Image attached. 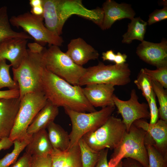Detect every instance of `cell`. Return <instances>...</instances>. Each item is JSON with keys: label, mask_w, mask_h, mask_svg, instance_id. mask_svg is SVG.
Returning a JSON list of instances; mask_svg holds the SVG:
<instances>
[{"label": "cell", "mask_w": 167, "mask_h": 167, "mask_svg": "<svg viewBox=\"0 0 167 167\" xmlns=\"http://www.w3.org/2000/svg\"><path fill=\"white\" fill-rule=\"evenodd\" d=\"M151 81H156L160 84L165 89L167 88V66L155 70L147 68L141 69Z\"/></svg>", "instance_id": "obj_31"}, {"label": "cell", "mask_w": 167, "mask_h": 167, "mask_svg": "<svg viewBox=\"0 0 167 167\" xmlns=\"http://www.w3.org/2000/svg\"><path fill=\"white\" fill-rule=\"evenodd\" d=\"M50 155L52 167H83L78 143L64 151L53 149Z\"/></svg>", "instance_id": "obj_19"}, {"label": "cell", "mask_w": 167, "mask_h": 167, "mask_svg": "<svg viewBox=\"0 0 167 167\" xmlns=\"http://www.w3.org/2000/svg\"><path fill=\"white\" fill-rule=\"evenodd\" d=\"M66 53L75 64L81 66L90 60L98 59L99 56L97 50L80 38L70 41Z\"/></svg>", "instance_id": "obj_18"}, {"label": "cell", "mask_w": 167, "mask_h": 167, "mask_svg": "<svg viewBox=\"0 0 167 167\" xmlns=\"http://www.w3.org/2000/svg\"><path fill=\"white\" fill-rule=\"evenodd\" d=\"M43 15L37 16L27 12L9 19L10 24L25 31L36 42L41 44H48L49 46H58L63 42L62 38L48 30L44 25Z\"/></svg>", "instance_id": "obj_10"}, {"label": "cell", "mask_w": 167, "mask_h": 167, "mask_svg": "<svg viewBox=\"0 0 167 167\" xmlns=\"http://www.w3.org/2000/svg\"><path fill=\"white\" fill-rule=\"evenodd\" d=\"M133 124L147 132L153 140L156 148L167 156V121L160 119L155 123L151 124L144 119H140Z\"/></svg>", "instance_id": "obj_16"}, {"label": "cell", "mask_w": 167, "mask_h": 167, "mask_svg": "<svg viewBox=\"0 0 167 167\" xmlns=\"http://www.w3.org/2000/svg\"><path fill=\"white\" fill-rule=\"evenodd\" d=\"M31 167H52L50 155L42 156H33Z\"/></svg>", "instance_id": "obj_34"}, {"label": "cell", "mask_w": 167, "mask_h": 167, "mask_svg": "<svg viewBox=\"0 0 167 167\" xmlns=\"http://www.w3.org/2000/svg\"><path fill=\"white\" fill-rule=\"evenodd\" d=\"M148 104L150 114V120L149 123L151 124H154L158 120L159 116L156 96L153 91L152 92Z\"/></svg>", "instance_id": "obj_33"}, {"label": "cell", "mask_w": 167, "mask_h": 167, "mask_svg": "<svg viewBox=\"0 0 167 167\" xmlns=\"http://www.w3.org/2000/svg\"><path fill=\"white\" fill-rule=\"evenodd\" d=\"M153 91L159 104V116L160 119L167 121V93L165 89L159 83L151 81Z\"/></svg>", "instance_id": "obj_28"}, {"label": "cell", "mask_w": 167, "mask_h": 167, "mask_svg": "<svg viewBox=\"0 0 167 167\" xmlns=\"http://www.w3.org/2000/svg\"><path fill=\"white\" fill-rule=\"evenodd\" d=\"M30 13L35 15H42L43 13V8L42 5L32 7Z\"/></svg>", "instance_id": "obj_43"}, {"label": "cell", "mask_w": 167, "mask_h": 167, "mask_svg": "<svg viewBox=\"0 0 167 167\" xmlns=\"http://www.w3.org/2000/svg\"><path fill=\"white\" fill-rule=\"evenodd\" d=\"M167 19V5H164L163 8L161 9H156L149 15L147 22L148 24L150 25Z\"/></svg>", "instance_id": "obj_32"}, {"label": "cell", "mask_w": 167, "mask_h": 167, "mask_svg": "<svg viewBox=\"0 0 167 167\" xmlns=\"http://www.w3.org/2000/svg\"><path fill=\"white\" fill-rule=\"evenodd\" d=\"M108 152V149L100 151L99 158L95 167H109L107 160Z\"/></svg>", "instance_id": "obj_36"}, {"label": "cell", "mask_w": 167, "mask_h": 167, "mask_svg": "<svg viewBox=\"0 0 167 167\" xmlns=\"http://www.w3.org/2000/svg\"><path fill=\"white\" fill-rule=\"evenodd\" d=\"M29 4L32 7L42 5V0H30Z\"/></svg>", "instance_id": "obj_44"}, {"label": "cell", "mask_w": 167, "mask_h": 167, "mask_svg": "<svg viewBox=\"0 0 167 167\" xmlns=\"http://www.w3.org/2000/svg\"><path fill=\"white\" fill-rule=\"evenodd\" d=\"M28 41L26 39L15 38L0 42V60H8L12 68L18 67L27 54Z\"/></svg>", "instance_id": "obj_13"}, {"label": "cell", "mask_w": 167, "mask_h": 167, "mask_svg": "<svg viewBox=\"0 0 167 167\" xmlns=\"http://www.w3.org/2000/svg\"><path fill=\"white\" fill-rule=\"evenodd\" d=\"M20 38L27 40L33 39L25 32H17L13 30L7 13L6 6L0 7V42L11 38Z\"/></svg>", "instance_id": "obj_23"}, {"label": "cell", "mask_w": 167, "mask_h": 167, "mask_svg": "<svg viewBox=\"0 0 167 167\" xmlns=\"http://www.w3.org/2000/svg\"><path fill=\"white\" fill-rule=\"evenodd\" d=\"M134 83L138 89L141 90L143 96L148 103L153 91L151 81L141 70Z\"/></svg>", "instance_id": "obj_30"}, {"label": "cell", "mask_w": 167, "mask_h": 167, "mask_svg": "<svg viewBox=\"0 0 167 167\" xmlns=\"http://www.w3.org/2000/svg\"><path fill=\"white\" fill-rule=\"evenodd\" d=\"M58 107L47 100L45 105L38 112L28 127L27 134L32 135L34 133L45 129L59 113Z\"/></svg>", "instance_id": "obj_20"}, {"label": "cell", "mask_w": 167, "mask_h": 167, "mask_svg": "<svg viewBox=\"0 0 167 167\" xmlns=\"http://www.w3.org/2000/svg\"><path fill=\"white\" fill-rule=\"evenodd\" d=\"M113 85L106 84H93L82 88L83 93L89 103L93 107L102 108L115 106L113 96Z\"/></svg>", "instance_id": "obj_14"}, {"label": "cell", "mask_w": 167, "mask_h": 167, "mask_svg": "<svg viewBox=\"0 0 167 167\" xmlns=\"http://www.w3.org/2000/svg\"><path fill=\"white\" fill-rule=\"evenodd\" d=\"M19 97L0 99V141L9 137L20 104Z\"/></svg>", "instance_id": "obj_17"}, {"label": "cell", "mask_w": 167, "mask_h": 167, "mask_svg": "<svg viewBox=\"0 0 167 167\" xmlns=\"http://www.w3.org/2000/svg\"><path fill=\"white\" fill-rule=\"evenodd\" d=\"M145 144L148 157V167H167V156L161 153L154 146V142L147 132Z\"/></svg>", "instance_id": "obj_26"}, {"label": "cell", "mask_w": 167, "mask_h": 167, "mask_svg": "<svg viewBox=\"0 0 167 167\" xmlns=\"http://www.w3.org/2000/svg\"><path fill=\"white\" fill-rule=\"evenodd\" d=\"M13 144V141L8 137L4 138L0 141V151L9 148Z\"/></svg>", "instance_id": "obj_40"}, {"label": "cell", "mask_w": 167, "mask_h": 167, "mask_svg": "<svg viewBox=\"0 0 167 167\" xmlns=\"http://www.w3.org/2000/svg\"><path fill=\"white\" fill-rule=\"evenodd\" d=\"M20 93L19 89L0 90V99L17 98L19 97Z\"/></svg>", "instance_id": "obj_37"}, {"label": "cell", "mask_w": 167, "mask_h": 167, "mask_svg": "<svg viewBox=\"0 0 167 167\" xmlns=\"http://www.w3.org/2000/svg\"><path fill=\"white\" fill-rule=\"evenodd\" d=\"M42 56L44 67L49 71L72 85H79L86 68L75 64L57 45L45 48Z\"/></svg>", "instance_id": "obj_4"}, {"label": "cell", "mask_w": 167, "mask_h": 167, "mask_svg": "<svg viewBox=\"0 0 167 167\" xmlns=\"http://www.w3.org/2000/svg\"><path fill=\"white\" fill-rule=\"evenodd\" d=\"M122 167H143L137 161L131 159L125 158L122 160Z\"/></svg>", "instance_id": "obj_39"}, {"label": "cell", "mask_w": 167, "mask_h": 167, "mask_svg": "<svg viewBox=\"0 0 167 167\" xmlns=\"http://www.w3.org/2000/svg\"><path fill=\"white\" fill-rule=\"evenodd\" d=\"M28 49L32 52L41 54L44 50L45 48L40 44L36 42L30 43L27 44Z\"/></svg>", "instance_id": "obj_38"}, {"label": "cell", "mask_w": 167, "mask_h": 167, "mask_svg": "<svg viewBox=\"0 0 167 167\" xmlns=\"http://www.w3.org/2000/svg\"><path fill=\"white\" fill-rule=\"evenodd\" d=\"M47 99L43 91L27 93L20 100L19 108L9 137L12 141L28 134L27 130Z\"/></svg>", "instance_id": "obj_9"}, {"label": "cell", "mask_w": 167, "mask_h": 167, "mask_svg": "<svg viewBox=\"0 0 167 167\" xmlns=\"http://www.w3.org/2000/svg\"><path fill=\"white\" fill-rule=\"evenodd\" d=\"M126 132L122 120L111 115L102 126L86 134L82 138L95 151L114 150L120 145Z\"/></svg>", "instance_id": "obj_7"}, {"label": "cell", "mask_w": 167, "mask_h": 167, "mask_svg": "<svg viewBox=\"0 0 167 167\" xmlns=\"http://www.w3.org/2000/svg\"><path fill=\"white\" fill-rule=\"evenodd\" d=\"M127 58V55L126 54H122L118 52L115 54L114 62L116 65L122 64L126 62Z\"/></svg>", "instance_id": "obj_41"}, {"label": "cell", "mask_w": 167, "mask_h": 167, "mask_svg": "<svg viewBox=\"0 0 167 167\" xmlns=\"http://www.w3.org/2000/svg\"><path fill=\"white\" fill-rule=\"evenodd\" d=\"M25 148V152L32 156H45L50 155L53 148L46 129H42L34 133Z\"/></svg>", "instance_id": "obj_21"}, {"label": "cell", "mask_w": 167, "mask_h": 167, "mask_svg": "<svg viewBox=\"0 0 167 167\" xmlns=\"http://www.w3.org/2000/svg\"><path fill=\"white\" fill-rule=\"evenodd\" d=\"M32 156L26 152L18 160L8 167H31Z\"/></svg>", "instance_id": "obj_35"}, {"label": "cell", "mask_w": 167, "mask_h": 167, "mask_svg": "<svg viewBox=\"0 0 167 167\" xmlns=\"http://www.w3.org/2000/svg\"><path fill=\"white\" fill-rule=\"evenodd\" d=\"M41 84L47 100L58 107L84 113L96 111L85 97L81 86L71 84L45 67L42 72Z\"/></svg>", "instance_id": "obj_1"}, {"label": "cell", "mask_w": 167, "mask_h": 167, "mask_svg": "<svg viewBox=\"0 0 167 167\" xmlns=\"http://www.w3.org/2000/svg\"><path fill=\"white\" fill-rule=\"evenodd\" d=\"M11 65L7 64L6 60H0V89L5 87L9 90L19 89L17 83L12 79L9 70Z\"/></svg>", "instance_id": "obj_29"}, {"label": "cell", "mask_w": 167, "mask_h": 167, "mask_svg": "<svg viewBox=\"0 0 167 167\" xmlns=\"http://www.w3.org/2000/svg\"><path fill=\"white\" fill-rule=\"evenodd\" d=\"M114 105L117 112L122 118V121L128 132L130 127L136 120L140 119L150 118V114L148 104L140 103L135 89L131 90L130 97L127 101L119 99L114 94L113 97Z\"/></svg>", "instance_id": "obj_11"}, {"label": "cell", "mask_w": 167, "mask_h": 167, "mask_svg": "<svg viewBox=\"0 0 167 167\" xmlns=\"http://www.w3.org/2000/svg\"><path fill=\"white\" fill-rule=\"evenodd\" d=\"M128 23L127 31L122 36V43L130 44L134 40L141 42L144 40L146 32L147 22L142 19L140 17L134 18Z\"/></svg>", "instance_id": "obj_24"}, {"label": "cell", "mask_w": 167, "mask_h": 167, "mask_svg": "<svg viewBox=\"0 0 167 167\" xmlns=\"http://www.w3.org/2000/svg\"><path fill=\"white\" fill-rule=\"evenodd\" d=\"M42 53H34L28 49L19 67L12 68L13 79L19 85L20 100L27 93L42 91L41 76L45 67Z\"/></svg>", "instance_id": "obj_3"}, {"label": "cell", "mask_w": 167, "mask_h": 167, "mask_svg": "<svg viewBox=\"0 0 167 167\" xmlns=\"http://www.w3.org/2000/svg\"><path fill=\"white\" fill-rule=\"evenodd\" d=\"M78 144L83 167H95L99 158L100 151L92 148L82 138Z\"/></svg>", "instance_id": "obj_27"}, {"label": "cell", "mask_w": 167, "mask_h": 167, "mask_svg": "<svg viewBox=\"0 0 167 167\" xmlns=\"http://www.w3.org/2000/svg\"><path fill=\"white\" fill-rule=\"evenodd\" d=\"M147 132L132 124L120 145L114 149L108 162L113 167L123 159L131 158L139 162L143 167H148V157L145 144Z\"/></svg>", "instance_id": "obj_5"}, {"label": "cell", "mask_w": 167, "mask_h": 167, "mask_svg": "<svg viewBox=\"0 0 167 167\" xmlns=\"http://www.w3.org/2000/svg\"><path fill=\"white\" fill-rule=\"evenodd\" d=\"M64 109L72 124V130L69 134V148L77 144L84 135L94 131L104 124L112 115L115 107L107 106L99 111L88 113Z\"/></svg>", "instance_id": "obj_6"}, {"label": "cell", "mask_w": 167, "mask_h": 167, "mask_svg": "<svg viewBox=\"0 0 167 167\" xmlns=\"http://www.w3.org/2000/svg\"><path fill=\"white\" fill-rule=\"evenodd\" d=\"M136 54L145 62L159 68L167 66V41L154 43L143 40L137 48Z\"/></svg>", "instance_id": "obj_12"}, {"label": "cell", "mask_w": 167, "mask_h": 167, "mask_svg": "<svg viewBox=\"0 0 167 167\" xmlns=\"http://www.w3.org/2000/svg\"><path fill=\"white\" fill-rule=\"evenodd\" d=\"M104 17L101 29H109L116 21L124 19L131 20L134 18L135 13L131 4L118 3L113 0H107L103 4Z\"/></svg>", "instance_id": "obj_15"}, {"label": "cell", "mask_w": 167, "mask_h": 167, "mask_svg": "<svg viewBox=\"0 0 167 167\" xmlns=\"http://www.w3.org/2000/svg\"><path fill=\"white\" fill-rule=\"evenodd\" d=\"M42 5L45 26L58 36L62 34L65 22L74 15L90 20L102 28L104 17L102 8L88 9L80 0H42Z\"/></svg>", "instance_id": "obj_2"}, {"label": "cell", "mask_w": 167, "mask_h": 167, "mask_svg": "<svg viewBox=\"0 0 167 167\" xmlns=\"http://www.w3.org/2000/svg\"><path fill=\"white\" fill-rule=\"evenodd\" d=\"M113 167H122V160L118 162Z\"/></svg>", "instance_id": "obj_45"}, {"label": "cell", "mask_w": 167, "mask_h": 167, "mask_svg": "<svg viewBox=\"0 0 167 167\" xmlns=\"http://www.w3.org/2000/svg\"><path fill=\"white\" fill-rule=\"evenodd\" d=\"M32 137V135L28 134L15 140L13 141L14 149L12 152L0 159V167H8L15 162L20 153L31 141Z\"/></svg>", "instance_id": "obj_25"}, {"label": "cell", "mask_w": 167, "mask_h": 167, "mask_svg": "<svg viewBox=\"0 0 167 167\" xmlns=\"http://www.w3.org/2000/svg\"><path fill=\"white\" fill-rule=\"evenodd\" d=\"M48 135L53 149L64 151L69 148V134L59 125L54 122L47 126Z\"/></svg>", "instance_id": "obj_22"}, {"label": "cell", "mask_w": 167, "mask_h": 167, "mask_svg": "<svg viewBox=\"0 0 167 167\" xmlns=\"http://www.w3.org/2000/svg\"><path fill=\"white\" fill-rule=\"evenodd\" d=\"M131 75V71L127 63L105 65L100 62L96 66L86 68L79 85L81 86L101 84L124 86L130 83Z\"/></svg>", "instance_id": "obj_8"}, {"label": "cell", "mask_w": 167, "mask_h": 167, "mask_svg": "<svg viewBox=\"0 0 167 167\" xmlns=\"http://www.w3.org/2000/svg\"><path fill=\"white\" fill-rule=\"evenodd\" d=\"M115 54L113 50H110L105 52H103L101 57L103 61H109L114 62Z\"/></svg>", "instance_id": "obj_42"}]
</instances>
